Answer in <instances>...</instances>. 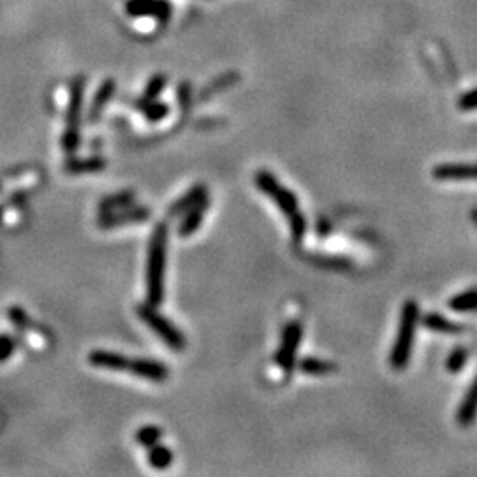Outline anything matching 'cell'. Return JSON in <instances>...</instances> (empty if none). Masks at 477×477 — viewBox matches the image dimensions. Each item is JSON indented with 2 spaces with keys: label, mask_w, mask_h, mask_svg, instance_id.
<instances>
[{
  "label": "cell",
  "mask_w": 477,
  "mask_h": 477,
  "mask_svg": "<svg viewBox=\"0 0 477 477\" xmlns=\"http://www.w3.org/2000/svg\"><path fill=\"white\" fill-rule=\"evenodd\" d=\"M166 114H169V107H166V104H150L146 110V115L150 120H159V118H163Z\"/></svg>",
  "instance_id": "obj_25"
},
{
  "label": "cell",
  "mask_w": 477,
  "mask_h": 477,
  "mask_svg": "<svg viewBox=\"0 0 477 477\" xmlns=\"http://www.w3.org/2000/svg\"><path fill=\"white\" fill-rule=\"evenodd\" d=\"M108 161L101 156L91 157H71L64 163V172L71 175H84V173H97L107 169Z\"/></svg>",
  "instance_id": "obj_13"
},
{
  "label": "cell",
  "mask_w": 477,
  "mask_h": 477,
  "mask_svg": "<svg viewBox=\"0 0 477 477\" xmlns=\"http://www.w3.org/2000/svg\"><path fill=\"white\" fill-rule=\"evenodd\" d=\"M161 439H163V430L159 426H154V424H146V426L138 428L136 433H134V440L146 449L156 446L157 442H161Z\"/></svg>",
  "instance_id": "obj_20"
},
{
  "label": "cell",
  "mask_w": 477,
  "mask_h": 477,
  "mask_svg": "<svg viewBox=\"0 0 477 477\" xmlns=\"http://www.w3.org/2000/svg\"><path fill=\"white\" fill-rule=\"evenodd\" d=\"M16 348V341L11 334H0V361L9 359Z\"/></svg>",
  "instance_id": "obj_23"
},
{
  "label": "cell",
  "mask_w": 477,
  "mask_h": 477,
  "mask_svg": "<svg viewBox=\"0 0 477 477\" xmlns=\"http://www.w3.org/2000/svg\"><path fill=\"white\" fill-rule=\"evenodd\" d=\"M134 200H136V196H134L133 191H120V193H114V195L101 200L97 209H100V212H110V210H118L133 205Z\"/></svg>",
  "instance_id": "obj_19"
},
{
  "label": "cell",
  "mask_w": 477,
  "mask_h": 477,
  "mask_svg": "<svg viewBox=\"0 0 477 477\" xmlns=\"http://www.w3.org/2000/svg\"><path fill=\"white\" fill-rule=\"evenodd\" d=\"M306 230H308V223H306L304 214L297 212L295 216H292L290 218V233H292V241H294L295 244H301V242L304 241Z\"/></svg>",
  "instance_id": "obj_22"
},
{
  "label": "cell",
  "mask_w": 477,
  "mask_h": 477,
  "mask_svg": "<svg viewBox=\"0 0 477 477\" xmlns=\"http://www.w3.org/2000/svg\"><path fill=\"white\" fill-rule=\"evenodd\" d=\"M255 186L258 187L267 198H271L272 202L278 205V209L281 210L285 216H288V219H290L292 216H295L297 212H301V209H299V200L297 196H295L294 191L283 186V184L279 182L278 177L272 172H269V170H258V172L255 173Z\"/></svg>",
  "instance_id": "obj_4"
},
{
  "label": "cell",
  "mask_w": 477,
  "mask_h": 477,
  "mask_svg": "<svg viewBox=\"0 0 477 477\" xmlns=\"http://www.w3.org/2000/svg\"><path fill=\"white\" fill-rule=\"evenodd\" d=\"M297 366L302 373L309 375V377H324V375H331L338 371L336 363L320 359V357H313V355H308L304 359H301V363H297Z\"/></svg>",
  "instance_id": "obj_16"
},
{
  "label": "cell",
  "mask_w": 477,
  "mask_h": 477,
  "mask_svg": "<svg viewBox=\"0 0 477 477\" xmlns=\"http://www.w3.org/2000/svg\"><path fill=\"white\" fill-rule=\"evenodd\" d=\"M166 258H169V225L159 223L153 230L147 249L146 288L147 302L161 306L164 301V276H166Z\"/></svg>",
  "instance_id": "obj_1"
},
{
  "label": "cell",
  "mask_w": 477,
  "mask_h": 477,
  "mask_svg": "<svg viewBox=\"0 0 477 477\" xmlns=\"http://www.w3.org/2000/svg\"><path fill=\"white\" fill-rule=\"evenodd\" d=\"M173 458H175L173 451L170 449L169 446H164V444H161V442H157L156 446L149 447V451H147L149 465L156 470L169 469V467L173 463Z\"/></svg>",
  "instance_id": "obj_17"
},
{
  "label": "cell",
  "mask_w": 477,
  "mask_h": 477,
  "mask_svg": "<svg viewBox=\"0 0 477 477\" xmlns=\"http://www.w3.org/2000/svg\"><path fill=\"white\" fill-rule=\"evenodd\" d=\"M80 101L81 92L80 88L73 92V100L69 107L68 114V130H65L64 138H62V147L68 154H75L80 147Z\"/></svg>",
  "instance_id": "obj_7"
},
{
  "label": "cell",
  "mask_w": 477,
  "mask_h": 477,
  "mask_svg": "<svg viewBox=\"0 0 477 477\" xmlns=\"http://www.w3.org/2000/svg\"><path fill=\"white\" fill-rule=\"evenodd\" d=\"M449 308L456 313H477V288H469L449 299Z\"/></svg>",
  "instance_id": "obj_18"
},
{
  "label": "cell",
  "mask_w": 477,
  "mask_h": 477,
  "mask_svg": "<svg viewBox=\"0 0 477 477\" xmlns=\"http://www.w3.org/2000/svg\"><path fill=\"white\" fill-rule=\"evenodd\" d=\"M209 196V189H207L205 184H195L191 186L189 189L180 195L179 198L175 200L173 203H170L169 207V216L170 218H175V216H182L187 209L195 207L196 203H200L202 200H205Z\"/></svg>",
  "instance_id": "obj_11"
},
{
  "label": "cell",
  "mask_w": 477,
  "mask_h": 477,
  "mask_svg": "<svg viewBox=\"0 0 477 477\" xmlns=\"http://www.w3.org/2000/svg\"><path fill=\"white\" fill-rule=\"evenodd\" d=\"M150 219V210L147 207L130 205L118 210H110V212H100L97 216V226L101 230H115L123 228L130 225H140L143 221Z\"/></svg>",
  "instance_id": "obj_6"
},
{
  "label": "cell",
  "mask_w": 477,
  "mask_h": 477,
  "mask_svg": "<svg viewBox=\"0 0 477 477\" xmlns=\"http://www.w3.org/2000/svg\"><path fill=\"white\" fill-rule=\"evenodd\" d=\"M419 322L421 313L417 301H414V299L405 301L403 306H401L400 324H398L396 338H394L389 355V364L394 371H403L409 366L410 357H412L414 343H416Z\"/></svg>",
  "instance_id": "obj_2"
},
{
  "label": "cell",
  "mask_w": 477,
  "mask_h": 477,
  "mask_svg": "<svg viewBox=\"0 0 477 477\" xmlns=\"http://www.w3.org/2000/svg\"><path fill=\"white\" fill-rule=\"evenodd\" d=\"M130 373L143 378V380L154 382V384H163L170 378L169 366L161 361L146 359V357H134L130 361Z\"/></svg>",
  "instance_id": "obj_8"
},
{
  "label": "cell",
  "mask_w": 477,
  "mask_h": 477,
  "mask_svg": "<svg viewBox=\"0 0 477 477\" xmlns=\"http://www.w3.org/2000/svg\"><path fill=\"white\" fill-rule=\"evenodd\" d=\"M437 180H470L477 179V163H444L432 170Z\"/></svg>",
  "instance_id": "obj_10"
},
{
  "label": "cell",
  "mask_w": 477,
  "mask_h": 477,
  "mask_svg": "<svg viewBox=\"0 0 477 477\" xmlns=\"http://www.w3.org/2000/svg\"><path fill=\"white\" fill-rule=\"evenodd\" d=\"M88 364L94 368H100V370H108V371H127L130 370V357H126L124 354H118V352H110V350H101V348H95L88 354Z\"/></svg>",
  "instance_id": "obj_9"
},
{
  "label": "cell",
  "mask_w": 477,
  "mask_h": 477,
  "mask_svg": "<svg viewBox=\"0 0 477 477\" xmlns=\"http://www.w3.org/2000/svg\"><path fill=\"white\" fill-rule=\"evenodd\" d=\"M477 417V377L474 378L472 386L469 387V391L463 396L462 403H460V409L456 412V421H458L460 426L469 428L476 423Z\"/></svg>",
  "instance_id": "obj_14"
},
{
  "label": "cell",
  "mask_w": 477,
  "mask_h": 477,
  "mask_svg": "<svg viewBox=\"0 0 477 477\" xmlns=\"http://www.w3.org/2000/svg\"><path fill=\"white\" fill-rule=\"evenodd\" d=\"M458 107H460V110H463V111L477 110V88H474V91H469V92H465V94L460 95Z\"/></svg>",
  "instance_id": "obj_24"
},
{
  "label": "cell",
  "mask_w": 477,
  "mask_h": 477,
  "mask_svg": "<svg viewBox=\"0 0 477 477\" xmlns=\"http://www.w3.org/2000/svg\"><path fill=\"white\" fill-rule=\"evenodd\" d=\"M136 315L140 317V320L150 329V331L163 341L169 348H172L173 352H182L186 348V336H184L180 329L177 325H173L169 318L161 315L156 309V306L149 304H138L136 306Z\"/></svg>",
  "instance_id": "obj_3"
},
{
  "label": "cell",
  "mask_w": 477,
  "mask_h": 477,
  "mask_svg": "<svg viewBox=\"0 0 477 477\" xmlns=\"http://www.w3.org/2000/svg\"><path fill=\"white\" fill-rule=\"evenodd\" d=\"M302 334L304 329L299 320H290L281 331V340H279L274 361L286 377H290L297 366V350L302 341Z\"/></svg>",
  "instance_id": "obj_5"
},
{
  "label": "cell",
  "mask_w": 477,
  "mask_h": 477,
  "mask_svg": "<svg viewBox=\"0 0 477 477\" xmlns=\"http://www.w3.org/2000/svg\"><path fill=\"white\" fill-rule=\"evenodd\" d=\"M467 359H469V350H467L465 347H456L453 348V352H451L449 355H447V361H446V370L449 371V373H460V371L465 368L467 364Z\"/></svg>",
  "instance_id": "obj_21"
},
{
  "label": "cell",
  "mask_w": 477,
  "mask_h": 477,
  "mask_svg": "<svg viewBox=\"0 0 477 477\" xmlns=\"http://www.w3.org/2000/svg\"><path fill=\"white\" fill-rule=\"evenodd\" d=\"M207 209H209V196L205 200H202L200 203H196L195 207L187 209L182 214V221L179 223V235L180 237H191L196 230L202 226L203 219H205Z\"/></svg>",
  "instance_id": "obj_12"
},
{
  "label": "cell",
  "mask_w": 477,
  "mask_h": 477,
  "mask_svg": "<svg viewBox=\"0 0 477 477\" xmlns=\"http://www.w3.org/2000/svg\"><path fill=\"white\" fill-rule=\"evenodd\" d=\"M108 95H110V91H108V88H104V91L100 94V97L95 100L94 108H92V110H94V115L97 114V111H100L101 108L104 107V103H107V101H108Z\"/></svg>",
  "instance_id": "obj_26"
},
{
  "label": "cell",
  "mask_w": 477,
  "mask_h": 477,
  "mask_svg": "<svg viewBox=\"0 0 477 477\" xmlns=\"http://www.w3.org/2000/svg\"><path fill=\"white\" fill-rule=\"evenodd\" d=\"M470 218H472L474 225H476V228H477V207L472 210V212H470Z\"/></svg>",
  "instance_id": "obj_27"
},
{
  "label": "cell",
  "mask_w": 477,
  "mask_h": 477,
  "mask_svg": "<svg viewBox=\"0 0 477 477\" xmlns=\"http://www.w3.org/2000/svg\"><path fill=\"white\" fill-rule=\"evenodd\" d=\"M419 324L423 325L424 329H428V331L442 332V334H460V332H463V325L456 324V322L449 320L447 317L435 313V311L424 315V317L421 318Z\"/></svg>",
  "instance_id": "obj_15"
}]
</instances>
